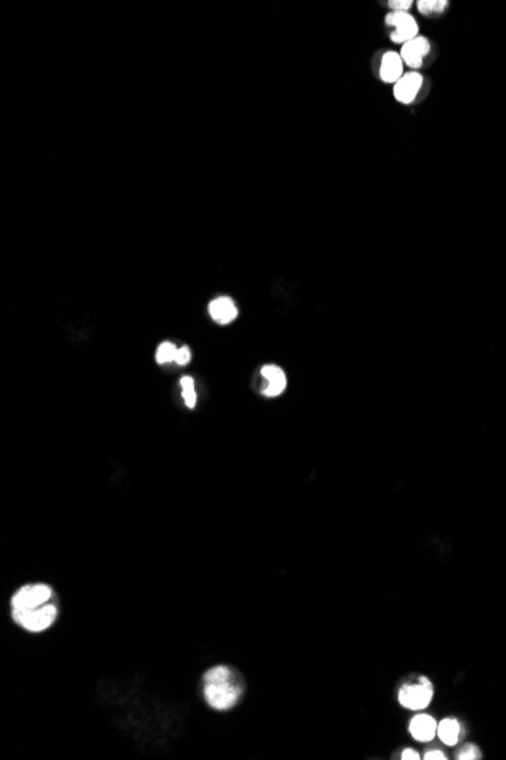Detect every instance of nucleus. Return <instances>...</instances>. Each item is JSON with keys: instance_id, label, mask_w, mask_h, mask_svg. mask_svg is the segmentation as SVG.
I'll return each instance as SVG.
<instances>
[{"instance_id": "nucleus-1", "label": "nucleus", "mask_w": 506, "mask_h": 760, "mask_svg": "<svg viewBox=\"0 0 506 760\" xmlns=\"http://www.w3.org/2000/svg\"><path fill=\"white\" fill-rule=\"evenodd\" d=\"M61 613L56 589L45 582H32L17 587L10 598V614L14 624L29 635H41L52 628Z\"/></svg>"}, {"instance_id": "nucleus-2", "label": "nucleus", "mask_w": 506, "mask_h": 760, "mask_svg": "<svg viewBox=\"0 0 506 760\" xmlns=\"http://www.w3.org/2000/svg\"><path fill=\"white\" fill-rule=\"evenodd\" d=\"M244 680L237 669L228 665H214L202 676V697L216 712L232 711L242 701Z\"/></svg>"}, {"instance_id": "nucleus-3", "label": "nucleus", "mask_w": 506, "mask_h": 760, "mask_svg": "<svg viewBox=\"0 0 506 760\" xmlns=\"http://www.w3.org/2000/svg\"><path fill=\"white\" fill-rule=\"evenodd\" d=\"M434 686L426 677H420L416 683H406L399 690V703L409 711H422L431 704Z\"/></svg>"}, {"instance_id": "nucleus-4", "label": "nucleus", "mask_w": 506, "mask_h": 760, "mask_svg": "<svg viewBox=\"0 0 506 760\" xmlns=\"http://www.w3.org/2000/svg\"><path fill=\"white\" fill-rule=\"evenodd\" d=\"M387 24L396 28L391 33V40L394 42H408L411 40L417 38V33H418L417 22L408 13L393 11L391 14L387 15Z\"/></svg>"}, {"instance_id": "nucleus-5", "label": "nucleus", "mask_w": 506, "mask_h": 760, "mask_svg": "<svg viewBox=\"0 0 506 760\" xmlns=\"http://www.w3.org/2000/svg\"><path fill=\"white\" fill-rule=\"evenodd\" d=\"M261 377L265 380V386H262L261 394L267 398H276L282 395L287 389V375L279 366L267 364L261 367Z\"/></svg>"}, {"instance_id": "nucleus-6", "label": "nucleus", "mask_w": 506, "mask_h": 760, "mask_svg": "<svg viewBox=\"0 0 506 760\" xmlns=\"http://www.w3.org/2000/svg\"><path fill=\"white\" fill-rule=\"evenodd\" d=\"M429 50H431L429 41L425 37H417L403 45L400 52L402 61H405L409 67L417 68L423 64Z\"/></svg>"}, {"instance_id": "nucleus-7", "label": "nucleus", "mask_w": 506, "mask_h": 760, "mask_svg": "<svg viewBox=\"0 0 506 760\" xmlns=\"http://www.w3.org/2000/svg\"><path fill=\"white\" fill-rule=\"evenodd\" d=\"M422 84L423 78L416 72L403 75L394 87V96L402 104H411L416 99L418 90L422 88Z\"/></svg>"}, {"instance_id": "nucleus-8", "label": "nucleus", "mask_w": 506, "mask_h": 760, "mask_svg": "<svg viewBox=\"0 0 506 760\" xmlns=\"http://www.w3.org/2000/svg\"><path fill=\"white\" fill-rule=\"evenodd\" d=\"M208 311L211 318L220 325H228L238 318V309L232 299L228 296H221L212 299L208 305Z\"/></svg>"}, {"instance_id": "nucleus-9", "label": "nucleus", "mask_w": 506, "mask_h": 760, "mask_svg": "<svg viewBox=\"0 0 506 760\" xmlns=\"http://www.w3.org/2000/svg\"><path fill=\"white\" fill-rule=\"evenodd\" d=\"M438 724L431 715H417L409 722V733L418 742H429L436 736Z\"/></svg>"}, {"instance_id": "nucleus-10", "label": "nucleus", "mask_w": 506, "mask_h": 760, "mask_svg": "<svg viewBox=\"0 0 506 760\" xmlns=\"http://www.w3.org/2000/svg\"><path fill=\"white\" fill-rule=\"evenodd\" d=\"M403 73V61L402 56L396 52L385 54L382 58L381 64V78L385 82H394L396 84Z\"/></svg>"}, {"instance_id": "nucleus-11", "label": "nucleus", "mask_w": 506, "mask_h": 760, "mask_svg": "<svg viewBox=\"0 0 506 760\" xmlns=\"http://www.w3.org/2000/svg\"><path fill=\"white\" fill-rule=\"evenodd\" d=\"M436 736L441 739L445 745H457L462 736V727L458 720L445 718L438 724Z\"/></svg>"}, {"instance_id": "nucleus-12", "label": "nucleus", "mask_w": 506, "mask_h": 760, "mask_svg": "<svg viewBox=\"0 0 506 760\" xmlns=\"http://www.w3.org/2000/svg\"><path fill=\"white\" fill-rule=\"evenodd\" d=\"M176 354H177V348L173 343H170V341H164V343H161L158 346L157 357H155L157 363L166 364L170 362H175Z\"/></svg>"}, {"instance_id": "nucleus-13", "label": "nucleus", "mask_w": 506, "mask_h": 760, "mask_svg": "<svg viewBox=\"0 0 506 760\" xmlns=\"http://www.w3.org/2000/svg\"><path fill=\"white\" fill-rule=\"evenodd\" d=\"M445 8H448L445 0H423V2H418V11L426 15L440 14Z\"/></svg>"}, {"instance_id": "nucleus-14", "label": "nucleus", "mask_w": 506, "mask_h": 760, "mask_svg": "<svg viewBox=\"0 0 506 760\" xmlns=\"http://www.w3.org/2000/svg\"><path fill=\"white\" fill-rule=\"evenodd\" d=\"M181 386H182V396L185 399V405L188 408H194L196 407V401H197V395H196V390H194L193 378L182 377Z\"/></svg>"}, {"instance_id": "nucleus-15", "label": "nucleus", "mask_w": 506, "mask_h": 760, "mask_svg": "<svg viewBox=\"0 0 506 760\" xmlns=\"http://www.w3.org/2000/svg\"><path fill=\"white\" fill-rule=\"evenodd\" d=\"M480 757H482V753H480V750L473 744L461 748L457 753L458 760H477Z\"/></svg>"}, {"instance_id": "nucleus-16", "label": "nucleus", "mask_w": 506, "mask_h": 760, "mask_svg": "<svg viewBox=\"0 0 506 760\" xmlns=\"http://www.w3.org/2000/svg\"><path fill=\"white\" fill-rule=\"evenodd\" d=\"M191 360V352L190 349H188L187 346H182L177 349V354H176V358H175V363H177L179 366H185L190 363Z\"/></svg>"}, {"instance_id": "nucleus-17", "label": "nucleus", "mask_w": 506, "mask_h": 760, "mask_svg": "<svg viewBox=\"0 0 506 760\" xmlns=\"http://www.w3.org/2000/svg\"><path fill=\"white\" fill-rule=\"evenodd\" d=\"M388 5L393 11L406 13L411 8V5H413V2H411V0H391Z\"/></svg>"}, {"instance_id": "nucleus-18", "label": "nucleus", "mask_w": 506, "mask_h": 760, "mask_svg": "<svg viewBox=\"0 0 506 760\" xmlns=\"http://www.w3.org/2000/svg\"><path fill=\"white\" fill-rule=\"evenodd\" d=\"M423 759H426V760H432V759L434 760H444V759H448V756H445L443 751H440V750H431V751H427V753L423 756Z\"/></svg>"}, {"instance_id": "nucleus-19", "label": "nucleus", "mask_w": 506, "mask_h": 760, "mask_svg": "<svg viewBox=\"0 0 506 760\" xmlns=\"http://www.w3.org/2000/svg\"><path fill=\"white\" fill-rule=\"evenodd\" d=\"M400 759H403V760H408V759H409V760H418V759H422V757H420V754L417 753L416 750H413V748H406V750H403V753H402Z\"/></svg>"}]
</instances>
